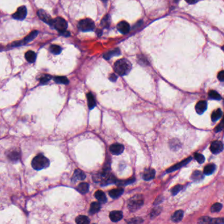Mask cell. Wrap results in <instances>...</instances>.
Instances as JSON below:
<instances>
[{
	"instance_id": "cell-1",
	"label": "cell",
	"mask_w": 224,
	"mask_h": 224,
	"mask_svg": "<svg viewBox=\"0 0 224 224\" xmlns=\"http://www.w3.org/2000/svg\"><path fill=\"white\" fill-rule=\"evenodd\" d=\"M115 72L120 76H125L129 73L132 69V64L126 59H122L117 61L114 65Z\"/></svg>"
},
{
	"instance_id": "cell-24",
	"label": "cell",
	"mask_w": 224,
	"mask_h": 224,
	"mask_svg": "<svg viewBox=\"0 0 224 224\" xmlns=\"http://www.w3.org/2000/svg\"><path fill=\"white\" fill-rule=\"evenodd\" d=\"M77 190L82 194L86 193L89 191V184L87 183H81L77 187Z\"/></svg>"
},
{
	"instance_id": "cell-25",
	"label": "cell",
	"mask_w": 224,
	"mask_h": 224,
	"mask_svg": "<svg viewBox=\"0 0 224 224\" xmlns=\"http://www.w3.org/2000/svg\"><path fill=\"white\" fill-rule=\"evenodd\" d=\"M191 179L195 181V182H201L203 179V174L200 171H195L192 174Z\"/></svg>"
},
{
	"instance_id": "cell-28",
	"label": "cell",
	"mask_w": 224,
	"mask_h": 224,
	"mask_svg": "<svg viewBox=\"0 0 224 224\" xmlns=\"http://www.w3.org/2000/svg\"><path fill=\"white\" fill-rule=\"evenodd\" d=\"M37 34H38V32L37 30L32 31L27 36L25 37V39H24V41H25V42L26 43H26L30 42L32 40H34Z\"/></svg>"
},
{
	"instance_id": "cell-21",
	"label": "cell",
	"mask_w": 224,
	"mask_h": 224,
	"mask_svg": "<svg viewBox=\"0 0 224 224\" xmlns=\"http://www.w3.org/2000/svg\"><path fill=\"white\" fill-rule=\"evenodd\" d=\"M25 59L30 63H32L36 61V54L32 51H28L25 53Z\"/></svg>"
},
{
	"instance_id": "cell-10",
	"label": "cell",
	"mask_w": 224,
	"mask_h": 224,
	"mask_svg": "<svg viewBox=\"0 0 224 224\" xmlns=\"http://www.w3.org/2000/svg\"><path fill=\"white\" fill-rule=\"evenodd\" d=\"M155 175V170L153 168H149L145 170L143 174V178L146 181H149L153 179Z\"/></svg>"
},
{
	"instance_id": "cell-16",
	"label": "cell",
	"mask_w": 224,
	"mask_h": 224,
	"mask_svg": "<svg viewBox=\"0 0 224 224\" xmlns=\"http://www.w3.org/2000/svg\"><path fill=\"white\" fill-rule=\"evenodd\" d=\"M124 192L123 188L118 187L116 189H114L109 191L108 194L110 195V197L112 198H117L119 197H120Z\"/></svg>"
},
{
	"instance_id": "cell-8",
	"label": "cell",
	"mask_w": 224,
	"mask_h": 224,
	"mask_svg": "<svg viewBox=\"0 0 224 224\" xmlns=\"http://www.w3.org/2000/svg\"><path fill=\"white\" fill-rule=\"evenodd\" d=\"M223 143L220 141H214L210 145V151L213 154H218L223 151Z\"/></svg>"
},
{
	"instance_id": "cell-41",
	"label": "cell",
	"mask_w": 224,
	"mask_h": 224,
	"mask_svg": "<svg viewBox=\"0 0 224 224\" xmlns=\"http://www.w3.org/2000/svg\"><path fill=\"white\" fill-rule=\"evenodd\" d=\"M223 120H222L221 121V122H220V124H219L216 128H215V132H220V131H222V130H223Z\"/></svg>"
},
{
	"instance_id": "cell-35",
	"label": "cell",
	"mask_w": 224,
	"mask_h": 224,
	"mask_svg": "<svg viewBox=\"0 0 224 224\" xmlns=\"http://www.w3.org/2000/svg\"><path fill=\"white\" fill-rule=\"evenodd\" d=\"M51 79V76L47 75V74H45L44 76H42L41 77V78H40V84H47V82H48Z\"/></svg>"
},
{
	"instance_id": "cell-6",
	"label": "cell",
	"mask_w": 224,
	"mask_h": 224,
	"mask_svg": "<svg viewBox=\"0 0 224 224\" xmlns=\"http://www.w3.org/2000/svg\"><path fill=\"white\" fill-rule=\"evenodd\" d=\"M27 15V10L25 6H21L17 9V11L13 14V17L17 20H23Z\"/></svg>"
},
{
	"instance_id": "cell-11",
	"label": "cell",
	"mask_w": 224,
	"mask_h": 224,
	"mask_svg": "<svg viewBox=\"0 0 224 224\" xmlns=\"http://www.w3.org/2000/svg\"><path fill=\"white\" fill-rule=\"evenodd\" d=\"M117 28L118 31H120L122 34H127L130 31V25L126 21H122L119 22L117 25Z\"/></svg>"
},
{
	"instance_id": "cell-31",
	"label": "cell",
	"mask_w": 224,
	"mask_h": 224,
	"mask_svg": "<svg viewBox=\"0 0 224 224\" xmlns=\"http://www.w3.org/2000/svg\"><path fill=\"white\" fill-rule=\"evenodd\" d=\"M50 51L54 55H59L61 53L62 51L61 47L57 45H52L50 47Z\"/></svg>"
},
{
	"instance_id": "cell-2",
	"label": "cell",
	"mask_w": 224,
	"mask_h": 224,
	"mask_svg": "<svg viewBox=\"0 0 224 224\" xmlns=\"http://www.w3.org/2000/svg\"><path fill=\"white\" fill-rule=\"evenodd\" d=\"M49 165V160L41 154L36 156L32 161V168L36 170H41Z\"/></svg>"
},
{
	"instance_id": "cell-7",
	"label": "cell",
	"mask_w": 224,
	"mask_h": 224,
	"mask_svg": "<svg viewBox=\"0 0 224 224\" xmlns=\"http://www.w3.org/2000/svg\"><path fill=\"white\" fill-rule=\"evenodd\" d=\"M37 14L41 21L51 26L52 22H53V19L51 18L50 15H48V14H47L44 10H43V9H40V10L37 11Z\"/></svg>"
},
{
	"instance_id": "cell-12",
	"label": "cell",
	"mask_w": 224,
	"mask_h": 224,
	"mask_svg": "<svg viewBox=\"0 0 224 224\" xmlns=\"http://www.w3.org/2000/svg\"><path fill=\"white\" fill-rule=\"evenodd\" d=\"M207 108V103L205 101H198L196 106H195V110L198 114H202Z\"/></svg>"
},
{
	"instance_id": "cell-46",
	"label": "cell",
	"mask_w": 224,
	"mask_h": 224,
	"mask_svg": "<svg viewBox=\"0 0 224 224\" xmlns=\"http://www.w3.org/2000/svg\"><path fill=\"white\" fill-rule=\"evenodd\" d=\"M97 34L98 35V36H100L102 34V31L101 30H97Z\"/></svg>"
},
{
	"instance_id": "cell-19",
	"label": "cell",
	"mask_w": 224,
	"mask_h": 224,
	"mask_svg": "<svg viewBox=\"0 0 224 224\" xmlns=\"http://www.w3.org/2000/svg\"><path fill=\"white\" fill-rule=\"evenodd\" d=\"M100 209H101V204H100V203L99 202H93L90 206L89 212L90 214H96L100 210Z\"/></svg>"
},
{
	"instance_id": "cell-36",
	"label": "cell",
	"mask_w": 224,
	"mask_h": 224,
	"mask_svg": "<svg viewBox=\"0 0 224 224\" xmlns=\"http://www.w3.org/2000/svg\"><path fill=\"white\" fill-rule=\"evenodd\" d=\"M214 219H212L209 217H203L201 218L199 220V223H213Z\"/></svg>"
},
{
	"instance_id": "cell-18",
	"label": "cell",
	"mask_w": 224,
	"mask_h": 224,
	"mask_svg": "<svg viewBox=\"0 0 224 224\" xmlns=\"http://www.w3.org/2000/svg\"><path fill=\"white\" fill-rule=\"evenodd\" d=\"M95 197L96 198L98 201H99L101 203H105L107 201V198L105 194L104 193H103L102 191H97L95 193Z\"/></svg>"
},
{
	"instance_id": "cell-40",
	"label": "cell",
	"mask_w": 224,
	"mask_h": 224,
	"mask_svg": "<svg viewBox=\"0 0 224 224\" xmlns=\"http://www.w3.org/2000/svg\"><path fill=\"white\" fill-rule=\"evenodd\" d=\"M128 222L131 223H142L143 220H141V218H132Z\"/></svg>"
},
{
	"instance_id": "cell-3",
	"label": "cell",
	"mask_w": 224,
	"mask_h": 224,
	"mask_svg": "<svg viewBox=\"0 0 224 224\" xmlns=\"http://www.w3.org/2000/svg\"><path fill=\"white\" fill-rule=\"evenodd\" d=\"M144 200L141 195H136L132 197L128 202V208L131 212H135L143 204Z\"/></svg>"
},
{
	"instance_id": "cell-32",
	"label": "cell",
	"mask_w": 224,
	"mask_h": 224,
	"mask_svg": "<svg viewBox=\"0 0 224 224\" xmlns=\"http://www.w3.org/2000/svg\"><path fill=\"white\" fill-rule=\"evenodd\" d=\"M208 95H209V97L212 99H215V100H221L222 99L221 95L219 94L217 92L214 91V90H211V91H210Z\"/></svg>"
},
{
	"instance_id": "cell-23",
	"label": "cell",
	"mask_w": 224,
	"mask_h": 224,
	"mask_svg": "<svg viewBox=\"0 0 224 224\" xmlns=\"http://www.w3.org/2000/svg\"><path fill=\"white\" fill-rule=\"evenodd\" d=\"M216 170V165L214 164H209L204 168V174L206 175H211Z\"/></svg>"
},
{
	"instance_id": "cell-17",
	"label": "cell",
	"mask_w": 224,
	"mask_h": 224,
	"mask_svg": "<svg viewBox=\"0 0 224 224\" xmlns=\"http://www.w3.org/2000/svg\"><path fill=\"white\" fill-rule=\"evenodd\" d=\"M183 218V211L179 210L175 212V213L171 216V220L174 222H179L182 220Z\"/></svg>"
},
{
	"instance_id": "cell-45",
	"label": "cell",
	"mask_w": 224,
	"mask_h": 224,
	"mask_svg": "<svg viewBox=\"0 0 224 224\" xmlns=\"http://www.w3.org/2000/svg\"><path fill=\"white\" fill-rule=\"evenodd\" d=\"M189 4H193L197 2V0H185Z\"/></svg>"
},
{
	"instance_id": "cell-9",
	"label": "cell",
	"mask_w": 224,
	"mask_h": 224,
	"mask_svg": "<svg viewBox=\"0 0 224 224\" xmlns=\"http://www.w3.org/2000/svg\"><path fill=\"white\" fill-rule=\"evenodd\" d=\"M109 149H110V151L112 155H119L122 153V152L124 150V147L122 144L114 143L111 145Z\"/></svg>"
},
{
	"instance_id": "cell-29",
	"label": "cell",
	"mask_w": 224,
	"mask_h": 224,
	"mask_svg": "<svg viewBox=\"0 0 224 224\" xmlns=\"http://www.w3.org/2000/svg\"><path fill=\"white\" fill-rule=\"evenodd\" d=\"M54 80L56 83L62 84H68L69 81L65 76H56L54 78Z\"/></svg>"
},
{
	"instance_id": "cell-39",
	"label": "cell",
	"mask_w": 224,
	"mask_h": 224,
	"mask_svg": "<svg viewBox=\"0 0 224 224\" xmlns=\"http://www.w3.org/2000/svg\"><path fill=\"white\" fill-rule=\"evenodd\" d=\"M25 44H26V43L25 42V41L23 40H21V41H15V42H13V44L11 45V47H17V46H20V45H24Z\"/></svg>"
},
{
	"instance_id": "cell-4",
	"label": "cell",
	"mask_w": 224,
	"mask_h": 224,
	"mask_svg": "<svg viewBox=\"0 0 224 224\" xmlns=\"http://www.w3.org/2000/svg\"><path fill=\"white\" fill-rule=\"evenodd\" d=\"M78 28L80 30L83 32L92 31L95 28V24L91 19L85 18L79 22Z\"/></svg>"
},
{
	"instance_id": "cell-43",
	"label": "cell",
	"mask_w": 224,
	"mask_h": 224,
	"mask_svg": "<svg viewBox=\"0 0 224 224\" xmlns=\"http://www.w3.org/2000/svg\"><path fill=\"white\" fill-rule=\"evenodd\" d=\"M109 80L112 81V82H115L117 80V76L114 74H111L109 76Z\"/></svg>"
},
{
	"instance_id": "cell-44",
	"label": "cell",
	"mask_w": 224,
	"mask_h": 224,
	"mask_svg": "<svg viewBox=\"0 0 224 224\" xmlns=\"http://www.w3.org/2000/svg\"><path fill=\"white\" fill-rule=\"evenodd\" d=\"M59 33H60V34L61 35H63V36H64L65 37H68V36H70V32H68V31H66V30H64V31L61 32Z\"/></svg>"
},
{
	"instance_id": "cell-14",
	"label": "cell",
	"mask_w": 224,
	"mask_h": 224,
	"mask_svg": "<svg viewBox=\"0 0 224 224\" xmlns=\"http://www.w3.org/2000/svg\"><path fill=\"white\" fill-rule=\"evenodd\" d=\"M85 177H86V175H85L83 171L77 169L74 171V173L73 176V182H75L78 180H84L85 179Z\"/></svg>"
},
{
	"instance_id": "cell-20",
	"label": "cell",
	"mask_w": 224,
	"mask_h": 224,
	"mask_svg": "<svg viewBox=\"0 0 224 224\" xmlns=\"http://www.w3.org/2000/svg\"><path fill=\"white\" fill-rule=\"evenodd\" d=\"M120 55V50L118 48H116L114 50L107 52V53H106L105 54H104L103 57L105 59L108 60V59H110L111 57H112L114 56H118V55Z\"/></svg>"
},
{
	"instance_id": "cell-34",
	"label": "cell",
	"mask_w": 224,
	"mask_h": 224,
	"mask_svg": "<svg viewBox=\"0 0 224 224\" xmlns=\"http://www.w3.org/2000/svg\"><path fill=\"white\" fill-rule=\"evenodd\" d=\"M194 158L200 164L203 163L204 162V160H205V159H204V156L200 154V153H197H197H195Z\"/></svg>"
},
{
	"instance_id": "cell-33",
	"label": "cell",
	"mask_w": 224,
	"mask_h": 224,
	"mask_svg": "<svg viewBox=\"0 0 224 224\" xmlns=\"http://www.w3.org/2000/svg\"><path fill=\"white\" fill-rule=\"evenodd\" d=\"M222 208V204L220 203H215L210 208V211L212 212H218L220 211Z\"/></svg>"
},
{
	"instance_id": "cell-5",
	"label": "cell",
	"mask_w": 224,
	"mask_h": 224,
	"mask_svg": "<svg viewBox=\"0 0 224 224\" xmlns=\"http://www.w3.org/2000/svg\"><path fill=\"white\" fill-rule=\"evenodd\" d=\"M51 26H53L59 32L66 30L68 26V24L64 18L61 17H57L53 19Z\"/></svg>"
},
{
	"instance_id": "cell-13",
	"label": "cell",
	"mask_w": 224,
	"mask_h": 224,
	"mask_svg": "<svg viewBox=\"0 0 224 224\" xmlns=\"http://www.w3.org/2000/svg\"><path fill=\"white\" fill-rule=\"evenodd\" d=\"M191 159H192L191 157H189V158H187L186 159H185V160H182V162H180L179 163H178L177 164H175V165H174L173 166H171V168H170L169 169H168L167 170H166V171H167V172H171V171H175L176 170H178V169L180 168L181 167H182V166H183L185 164H187V163H189V162L191 161Z\"/></svg>"
},
{
	"instance_id": "cell-37",
	"label": "cell",
	"mask_w": 224,
	"mask_h": 224,
	"mask_svg": "<svg viewBox=\"0 0 224 224\" xmlns=\"http://www.w3.org/2000/svg\"><path fill=\"white\" fill-rule=\"evenodd\" d=\"M182 186L181 185H175V186L171 191V194H172V195H177L180 191L182 190Z\"/></svg>"
},
{
	"instance_id": "cell-26",
	"label": "cell",
	"mask_w": 224,
	"mask_h": 224,
	"mask_svg": "<svg viewBox=\"0 0 224 224\" xmlns=\"http://www.w3.org/2000/svg\"><path fill=\"white\" fill-rule=\"evenodd\" d=\"M222 116V111L220 108H218L215 111H214L212 114V120L216 122L219 120Z\"/></svg>"
},
{
	"instance_id": "cell-22",
	"label": "cell",
	"mask_w": 224,
	"mask_h": 224,
	"mask_svg": "<svg viewBox=\"0 0 224 224\" xmlns=\"http://www.w3.org/2000/svg\"><path fill=\"white\" fill-rule=\"evenodd\" d=\"M87 98H88L89 108L92 110V109H93L95 106H96V102H95V100L93 95L91 93H88L87 94Z\"/></svg>"
},
{
	"instance_id": "cell-38",
	"label": "cell",
	"mask_w": 224,
	"mask_h": 224,
	"mask_svg": "<svg viewBox=\"0 0 224 224\" xmlns=\"http://www.w3.org/2000/svg\"><path fill=\"white\" fill-rule=\"evenodd\" d=\"M160 212V208L154 209L152 211V212L151 213V218H155L157 215H159Z\"/></svg>"
},
{
	"instance_id": "cell-47",
	"label": "cell",
	"mask_w": 224,
	"mask_h": 224,
	"mask_svg": "<svg viewBox=\"0 0 224 224\" xmlns=\"http://www.w3.org/2000/svg\"><path fill=\"white\" fill-rule=\"evenodd\" d=\"M103 1H107V0H103Z\"/></svg>"
},
{
	"instance_id": "cell-30",
	"label": "cell",
	"mask_w": 224,
	"mask_h": 224,
	"mask_svg": "<svg viewBox=\"0 0 224 224\" xmlns=\"http://www.w3.org/2000/svg\"><path fill=\"white\" fill-rule=\"evenodd\" d=\"M111 24V17L108 15L104 17L101 22V25L103 28H108Z\"/></svg>"
},
{
	"instance_id": "cell-15",
	"label": "cell",
	"mask_w": 224,
	"mask_h": 224,
	"mask_svg": "<svg viewBox=\"0 0 224 224\" xmlns=\"http://www.w3.org/2000/svg\"><path fill=\"white\" fill-rule=\"evenodd\" d=\"M110 219L112 222H117L120 221L123 217V214L121 211H112L110 213V215H109Z\"/></svg>"
},
{
	"instance_id": "cell-27",
	"label": "cell",
	"mask_w": 224,
	"mask_h": 224,
	"mask_svg": "<svg viewBox=\"0 0 224 224\" xmlns=\"http://www.w3.org/2000/svg\"><path fill=\"white\" fill-rule=\"evenodd\" d=\"M76 222L78 224H88L89 223V220L85 216H79L76 218Z\"/></svg>"
},
{
	"instance_id": "cell-42",
	"label": "cell",
	"mask_w": 224,
	"mask_h": 224,
	"mask_svg": "<svg viewBox=\"0 0 224 224\" xmlns=\"http://www.w3.org/2000/svg\"><path fill=\"white\" fill-rule=\"evenodd\" d=\"M218 78L219 80L221 81V82H223V81L224 80V72L223 70H222L221 72H220L218 73Z\"/></svg>"
}]
</instances>
